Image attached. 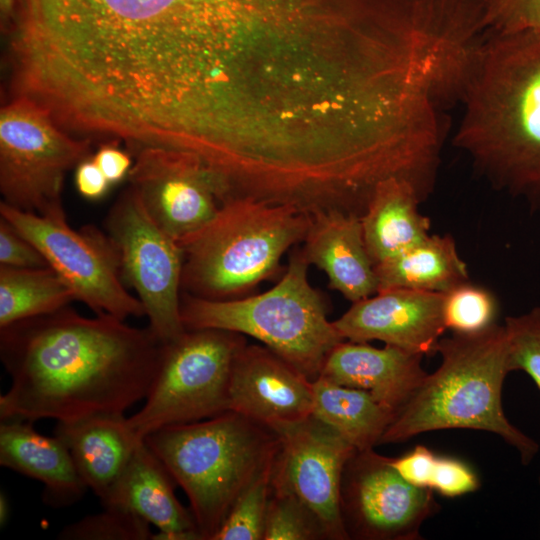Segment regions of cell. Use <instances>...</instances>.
Listing matches in <instances>:
<instances>
[{"label":"cell","instance_id":"obj_1","mask_svg":"<svg viewBox=\"0 0 540 540\" xmlns=\"http://www.w3.org/2000/svg\"><path fill=\"white\" fill-rule=\"evenodd\" d=\"M270 0H25L16 39L42 69L147 102L233 45Z\"/></svg>","mask_w":540,"mask_h":540},{"label":"cell","instance_id":"obj_2","mask_svg":"<svg viewBox=\"0 0 540 540\" xmlns=\"http://www.w3.org/2000/svg\"><path fill=\"white\" fill-rule=\"evenodd\" d=\"M163 346L149 327L69 307L0 328V358L11 381L0 396L1 421L124 414L146 398Z\"/></svg>","mask_w":540,"mask_h":540},{"label":"cell","instance_id":"obj_3","mask_svg":"<svg viewBox=\"0 0 540 540\" xmlns=\"http://www.w3.org/2000/svg\"><path fill=\"white\" fill-rule=\"evenodd\" d=\"M460 101L454 145L495 189L540 210V33L492 31Z\"/></svg>","mask_w":540,"mask_h":540},{"label":"cell","instance_id":"obj_4","mask_svg":"<svg viewBox=\"0 0 540 540\" xmlns=\"http://www.w3.org/2000/svg\"><path fill=\"white\" fill-rule=\"evenodd\" d=\"M437 353L440 366L427 374L380 443L404 442L443 429L482 430L499 435L529 464L539 446L508 421L502 407L503 382L510 372L504 325L441 338Z\"/></svg>","mask_w":540,"mask_h":540},{"label":"cell","instance_id":"obj_5","mask_svg":"<svg viewBox=\"0 0 540 540\" xmlns=\"http://www.w3.org/2000/svg\"><path fill=\"white\" fill-rule=\"evenodd\" d=\"M144 441L187 495L202 540H212L280 447L277 432L234 411L166 426Z\"/></svg>","mask_w":540,"mask_h":540},{"label":"cell","instance_id":"obj_6","mask_svg":"<svg viewBox=\"0 0 540 540\" xmlns=\"http://www.w3.org/2000/svg\"><path fill=\"white\" fill-rule=\"evenodd\" d=\"M310 214L252 197L225 200L216 215L184 239V293L227 300L271 276L285 252L303 242Z\"/></svg>","mask_w":540,"mask_h":540},{"label":"cell","instance_id":"obj_7","mask_svg":"<svg viewBox=\"0 0 540 540\" xmlns=\"http://www.w3.org/2000/svg\"><path fill=\"white\" fill-rule=\"evenodd\" d=\"M308 267L297 249L283 277L261 294L210 300L182 293L183 325L253 337L314 381L329 353L345 339L328 320L323 298L309 283Z\"/></svg>","mask_w":540,"mask_h":540},{"label":"cell","instance_id":"obj_8","mask_svg":"<svg viewBox=\"0 0 540 540\" xmlns=\"http://www.w3.org/2000/svg\"><path fill=\"white\" fill-rule=\"evenodd\" d=\"M245 345L244 335L220 329L186 330L164 343L145 403L127 417L135 435L144 440L160 428L230 411L233 367Z\"/></svg>","mask_w":540,"mask_h":540},{"label":"cell","instance_id":"obj_9","mask_svg":"<svg viewBox=\"0 0 540 540\" xmlns=\"http://www.w3.org/2000/svg\"><path fill=\"white\" fill-rule=\"evenodd\" d=\"M90 156V140L63 130L38 101L16 94L0 111L2 202L39 215L64 214L66 173Z\"/></svg>","mask_w":540,"mask_h":540},{"label":"cell","instance_id":"obj_10","mask_svg":"<svg viewBox=\"0 0 540 540\" xmlns=\"http://www.w3.org/2000/svg\"><path fill=\"white\" fill-rule=\"evenodd\" d=\"M0 217L40 251L75 300L95 314L121 320L145 316L140 300L126 289L117 251L106 232L92 225L76 230L67 222L65 213L44 216L2 201Z\"/></svg>","mask_w":540,"mask_h":540},{"label":"cell","instance_id":"obj_11","mask_svg":"<svg viewBox=\"0 0 540 540\" xmlns=\"http://www.w3.org/2000/svg\"><path fill=\"white\" fill-rule=\"evenodd\" d=\"M119 258L121 277L145 309L163 343L185 331L181 318L183 250L150 216L136 191H123L104 220Z\"/></svg>","mask_w":540,"mask_h":540},{"label":"cell","instance_id":"obj_12","mask_svg":"<svg viewBox=\"0 0 540 540\" xmlns=\"http://www.w3.org/2000/svg\"><path fill=\"white\" fill-rule=\"evenodd\" d=\"M128 179L153 220L178 243L232 197L227 182L198 157L165 147H138Z\"/></svg>","mask_w":540,"mask_h":540},{"label":"cell","instance_id":"obj_13","mask_svg":"<svg viewBox=\"0 0 540 540\" xmlns=\"http://www.w3.org/2000/svg\"><path fill=\"white\" fill-rule=\"evenodd\" d=\"M341 509L349 538L417 540L423 522L438 505L431 489L408 483L392 466L391 458L372 448L357 450L347 462Z\"/></svg>","mask_w":540,"mask_h":540},{"label":"cell","instance_id":"obj_14","mask_svg":"<svg viewBox=\"0 0 540 540\" xmlns=\"http://www.w3.org/2000/svg\"><path fill=\"white\" fill-rule=\"evenodd\" d=\"M271 490L296 497L319 522L325 538L349 539L341 509L345 466L357 451L312 415L279 433Z\"/></svg>","mask_w":540,"mask_h":540},{"label":"cell","instance_id":"obj_15","mask_svg":"<svg viewBox=\"0 0 540 540\" xmlns=\"http://www.w3.org/2000/svg\"><path fill=\"white\" fill-rule=\"evenodd\" d=\"M333 323L348 341L378 340L422 356L432 355L446 331L443 294L403 288L378 291L352 303Z\"/></svg>","mask_w":540,"mask_h":540},{"label":"cell","instance_id":"obj_16","mask_svg":"<svg viewBox=\"0 0 540 540\" xmlns=\"http://www.w3.org/2000/svg\"><path fill=\"white\" fill-rule=\"evenodd\" d=\"M229 407L279 433L312 415L313 381L264 345L246 344L234 363Z\"/></svg>","mask_w":540,"mask_h":540},{"label":"cell","instance_id":"obj_17","mask_svg":"<svg viewBox=\"0 0 540 540\" xmlns=\"http://www.w3.org/2000/svg\"><path fill=\"white\" fill-rule=\"evenodd\" d=\"M310 216L301 248L308 264L322 270L329 288L351 303L374 295L378 279L364 241L361 216L336 208Z\"/></svg>","mask_w":540,"mask_h":540},{"label":"cell","instance_id":"obj_18","mask_svg":"<svg viewBox=\"0 0 540 540\" xmlns=\"http://www.w3.org/2000/svg\"><path fill=\"white\" fill-rule=\"evenodd\" d=\"M422 358L391 345L344 340L329 353L319 377L365 390L397 415L427 376Z\"/></svg>","mask_w":540,"mask_h":540},{"label":"cell","instance_id":"obj_19","mask_svg":"<svg viewBox=\"0 0 540 540\" xmlns=\"http://www.w3.org/2000/svg\"><path fill=\"white\" fill-rule=\"evenodd\" d=\"M175 484L143 440L101 502L103 506L133 512L154 525L158 532L153 534V540H202L191 510L175 495Z\"/></svg>","mask_w":540,"mask_h":540},{"label":"cell","instance_id":"obj_20","mask_svg":"<svg viewBox=\"0 0 540 540\" xmlns=\"http://www.w3.org/2000/svg\"><path fill=\"white\" fill-rule=\"evenodd\" d=\"M0 465L41 482L43 501L53 507L77 502L87 489L65 443L32 422L1 421Z\"/></svg>","mask_w":540,"mask_h":540},{"label":"cell","instance_id":"obj_21","mask_svg":"<svg viewBox=\"0 0 540 540\" xmlns=\"http://www.w3.org/2000/svg\"><path fill=\"white\" fill-rule=\"evenodd\" d=\"M54 435L65 443L83 482L101 501L143 441L132 431L124 414L58 423Z\"/></svg>","mask_w":540,"mask_h":540},{"label":"cell","instance_id":"obj_22","mask_svg":"<svg viewBox=\"0 0 540 540\" xmlns=\"http://www.w3.org/2000/svg\"><path fill=\"white\" fill-rule=\"evenodd\" d=\"M423 199L409 180L388 177L374 187L361 215L364 241L374 265L430 235V219L419 211Z\"/></svg>","mask_w":540,"mask_h":540},{"label":"cell","instance_id":"obj_23","mask_svg":"<svg viewBox=\"0 0 540 540\" xmlns=\"http://www.w3.org/2000/svg\"><path fill=\"white\" fill-rule=\"evenodd\" d=\"M375 271L378 291L403 288L444 294L470 280L467 264L449 234H430L414 246L376 264Z\"/></svg>","mask_w":540,"mask_h":540},{"label":"cell","instance_id":"obj_24","mask_svg":"<svg viewBox=\"0 0 540 540\" xmlns=\"http://www.w3.org/2000/svg\"><path fill=\"white\" fill-rule=\"evenodd\" d=\"M312 416L363 451L380 444L396 414L365 390L318 377L313 381Z\"/></svg>","mask_w":540,"mask_h":540},{"label":"cell","instance_id":"obj_25","mask_svg":"<svg viewBox=\"0 0 540 540\" xmlns=\"http://www.w3.org/2000/svg\"><path fill=\"white\" fill-rule=\"evenodd\" d=\"M74 300L71 289L49 266L0 265V328L54 313Z\"/></svg>","mask_w":540,"mask_h":540},{"label":"cell","instance_id":"obj_26","mask_svg":"<svg viewBox=\"0 0 540 540\" xmlns=\"http://www.w3.org/2000/svg\"><path fill=\"white\" fill-rule=\"evenodd\" d=\"M498 300L488 288L465 281L443 294V320L453 334L480 333L497 324Z\"/></svg>","mask_w":540,"mask_h":540},{"label":"cell","instance_id":"obj_27","mask_svg":"<svg viewBox=\"0 0 540 540\" xmlns=\"http://www.w3.org/2000/svg\"><path fill=\"white\" fill-rule=\"evenodd\" d=\"M273 463L239 496L212 540H264Z\"/></svg>","mask_w":540,"mask_h":540},{"label":"cell","instance_id":"obj_28","mask_svg":"<svg viewBox=\"0 0 540 540\" xmlns=\"http://www.w3.org/2000/svg\"><path fill=\"white\" fill-rule=\"evenodd\" d=\"M104 511L88 515L64 527L63 540H147L152 539L150 523L128 510L104 506Z\"/></svg>","mask_w":540,"mask_h":540},{"label":"cell","instance_id":"obj_29","mask_svg":"<svg viewBox=\"0 0 540 540\" xmlns=\"http://www.w3.org/2000/svg\"><path fill=\"white\" fill-rule=\"evenodd\" d=\"M325 538L310 510L296 497L271 490L264 540H312Z\"/></svg>","mask_w":540,"mask_h":540},{"label":"cell","instance_id":"obj_30","mask_svg":"<svg viewBox=\"0 0 540 540\" xmlns=\"http://www.w3.org/2000/svg\"><path fill=\"white\" fill-rule=\"evenodd\" d=\"M504 328L509 371L526 372L540 389V307L506 317Z\"/></svg>","mask_w":540,"mask_h":540},{"label":"cell","instance_id":"obj_31","mask_svg":"<svg viewBox=\"0 0 540 540\" xmlns=\"http://www.w3.org/2000/svg\"><path fill=\"white\" fill-rule=\"evenodd\" d=\"M491 31L540 33V0H482Z\"/></svg>","mask_w":540,"mask_h":540},{"label":"cell","instance_id":"obj_32","mask_svg":"<svg viewBox=\"0 0 540 540\" xmlns=\"http://www.w3.org/2000/svg\"><path fill=\"white\" fill-rule=\"evenodd\" d=\"M479 486L476 474L458 459L437 456L429 489L445 497H457L475 491Z\"/></svg>","mask_w":540,"mask_h":540},{"label":"cell","instance_id":"obj_33","mask_svg":"<svg viewBox=\"0 0 540 540\" xmlns=\"http://www.w3.org/2000/svg\"><path fill=\"white\" fill-rule=\"evenodd\" d=\"M0 265L16 268L47 267L40 251L0 217Z\"/></svg>","mask_w":540,"mask_h":540},{"label":"cell","instance_id":"obj_34","mask_svg":"<svg viewBox=\"0 0 540 540\" xmlns=\"http://www.w3.org/2000/svg\"><path fill=\"white\" fill-rule=\"evenodd\" d=\"M437 455L424 445H417L412 451L398 458H391V464L408 483L429 489Z\"/></svg>","mask_w":540,"mask_h":540},{"label":"cell","instance_id":"obj_35","mask_svg":"<svg viewBox=\"0 0 540 540\" xmlns=\"http://www.w3.org/2000/svg\"><path fill=\"white\" fill-rule=\"evenodd\" d=\"M75 185L81 196L89 200H97L107 193L111 183L92 157H89L76 166Z\"/></svg>","mask_w":540,"mask_h":540},{"label":"cell","instance_id":"obj_36","mask_svg":"<svg viewBox=\"0 0 540 540\" xmlns=\"http://www.w3.org/2000/svg\"><path fill=\"white\" fill-rule=\"evenodd\" d=\"M92 159L111 184L128 176L133 165L128 153L111 144L102 145Z\"/></svg>","mask_w":540,"mask_h":540},{"label":"cell","instance_id":"obj_37","mask_svg":"<svg viewBox=\"0 0 540 540\" xmlns=\"http://www.w3.org/2000/svg\"><path fill=\"white\" fill-rule=\"evenodd\" d=\"M10 514L9 503L5 494H0V524L3 527L8 521Z\"/></svg>","mask_w":540,"mask_h":540},{"label":"cell","instance_id":"obj_38","mask_svg":"<svg viewBox=\"0 0 540 540\" xmlns=\"http://www.w3.org/2000/svg\"><path fill=\"white\" fill-rule=\"evenodd\" d=\"M15 0H0L2 19L8 20L13 14Z\"/></svg>","mask_w":540,"mask_h":540}]
</instances>
